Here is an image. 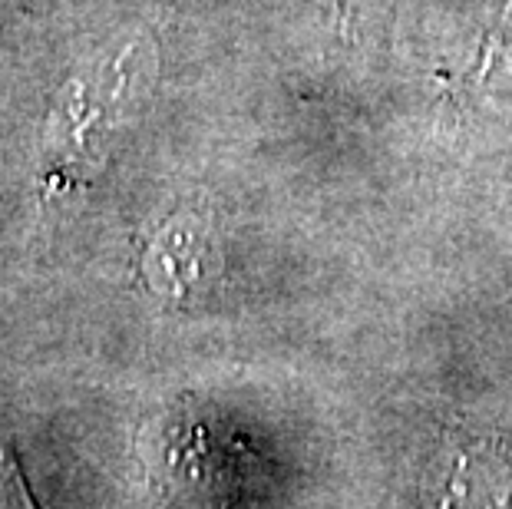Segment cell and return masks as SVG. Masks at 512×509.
<instances>
[{
  "mask_svg": "<svg viewBox=\"0 0 512 509\" xmlns=\"http://www.w3.org/2000/svg\"><path fill=\"white\" fill-rule=\"evenodd\" d=\"M139 57V47H126L113 63H106L90 80L76 77L57 106L47 129V146L60 162H100L106 143L123 123L126 106L133 103V86L143 70L129 63Z\"/></svg>",
  "mask_w": 512,
  "mask_h": 509,
  "instance_id": "cell-1",
  "label": "cell"
},
{
  "mask_svg": "<svg viewBox=\"0 0 512 509\" xmlns=\"http://www.w3.org/2000/svg\"><path fill=\"white\" fill-rule=\"evenodd\" d=\"M209 268V232L195 215H176L159 229L143 255V278L169 301L189 298Z\"/></svg>",
  "mask_w": 512,
  "mask_h": 509,
  "instance_id": "cell-2",
  "label": "cell"
},
{
  "mask_svg": "<svg viewBox=\"0 0 512 509\" xmlns=\"http://www.w3.org/2000/svg\"><path fill=\"white\" fill-rule=\"evenodd\" d=\"M509 467L486 447H460L446 457L440 509H506Z\"/></svg>",
  "mask_w": 512,
  "mask_h": 509,
  "instance_id": "cell-3",
  "label": "cell"
},
{
  "mask_svg": "<svg viewBox=\"0 0 512 509\" xmlns=\"http://www.w3.org/2000/svg\"><path fill=\"white\" fill-rule=\"evenodd\" d=\"M14 457H10V447L0 443V509H34L24 493V483H20V473L17 476H7L4 473H14Z\"/></svg>",
  "mask_w": 512,
  "mask_h": 509,
  "instance_id": "cell-4",
  "label": "cell"
}]
</instances>
